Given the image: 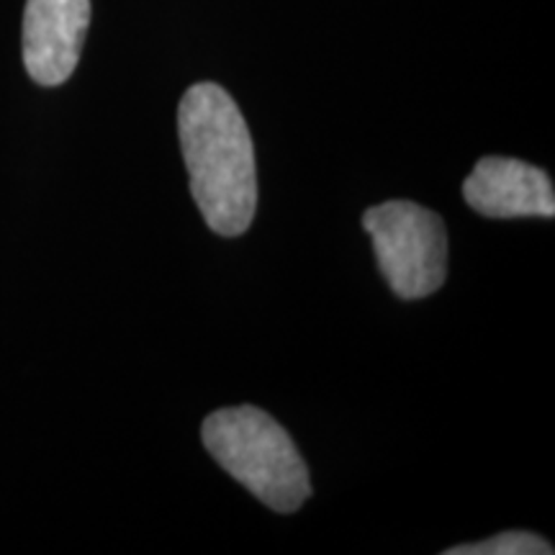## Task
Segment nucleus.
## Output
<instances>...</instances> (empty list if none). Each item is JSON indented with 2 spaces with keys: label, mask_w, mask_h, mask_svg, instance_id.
<instances>
[{
  "label": "nucleus",
  "mask_w": 555,
  "mask_h": 555,
  "mask_svg": "<svg viewBox=\"0 0 555 555\" xmlns=\"http://www.w3.org/2000/svg\"><path fill=\"white\" fill-rule=\"evenodd\" d=\"M201 437L208 455L270 509L288 515L311 496L307 463L286 429L262 409H219L206 416Z\"/></svg>",
  "instance_id": "f03ea898"
},
{
  "label": "nucleus",
  "mask_w": 555,
  "mask_h": 555,
  "mask_svg": "<svg viewBox=\"0 0 555 555\" xmlns=\"http://www.w3.org/2000/svg\"><path fill=\"white\" fill-rule=\"evenodd\" d=\"M90 0H26L24 65L39 86H62L80 62Z\"/></svg>",
  "instance_id": "20e7f679"
},
{
  "label": "nucleus",
  "mask_w": 555,
  "mask_h": 555,
  "mask_svg": "<svg viewBox=\"0 0 555 555\" xmlns=\"http://www.w3.org/2000/svg\"><path fill=\"white\" fill-rule=\"evenodd\" d=\"M553 545L535 532L509 530L502 535L483 540V543H468L448 547L446 555H551Z\"/></svg>",
  "instance_id": "423d86ee"
},
{
  "label": "nucleus",
  "mask_w": 555,
  "mask_h": 555,
  "mask_svg": "<svg viewBox=\"0 0 555 555\" xmlns=\"http://www.w3.org/2000/svg\"><path fill=\"white\" fill-rule=\"evenodd\" d=\"M178 134L191 193L211 232L240 237L258 208L255 144L245 116L217 82H196L178 108Z\"/></svg>",
  "instance_id": "f257e3e1"
},
{
  "label": "nucleus",
  "mask_w": 555,
  "mask_h": 555,
  "mask_svg": "<svg viewBox=\"0 0 555 555\" xmlns=\"http://www.w3.org/2000/svg\"><path fill=\"white\" fill-rule=\"evenodd\" d=\"M463 198L489 219H553L555 193L545 170L515 157H481L463 183Z\"/></svg>",
  "instance_id": "39448f33"
},
{
  "label": "nucleus",
  "mask_w": 555,
  "mask_h": 555,
  "mask_svg": "<svg viewBox=\"0 0 555 555\" xmlns=\"http://www.w3.org/2000/svg\"><path fill=\"white\" fill-rule=\"evenodd\" d=\"M365 232L393 294L404 301L433 296L448 275V232L442 219L414 201H386L367 208Z\"/></svg>",
  "instance_id": "7ed1b4c3"
}]
</instances>
